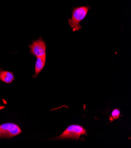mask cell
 <instances>
[{
  "label": "cell",
  "mask_w": 131,
  "mask_h": 148,
  "mask_svg": "<svg viewBox=\"0 0 131 148\" xmlns=\"http://www.w3.org/2000/svg\"><path fill=\"white\" fill-rule=\"evenodd\" d=\"M86 130L81 126L72 125L68 126L57 139H80L81 136L86 135Z\"/></svg>",
  "instance_id": "2"
},
{
  "label": "cell",
  "mask_w": 131,
  "mask_h": 148,
  "mask_svg": "<svg viewBox=\"0 0 131 148\" xmlns=\"http://www.w3.org/2000/svg\"><path fill=\"white\" fill-rule=\"evenodd\" d=\"M47 56L44 55L41 57H37V61L35 66V75L34 77H36L40 72L44 68V66L46 63Z\"/></svg>",
  "instance_id": "5"
},
{
  "label": "cell",
  "mask_w": 131,
  "mask_h": 148,
  "mask_svg": "<svg viewBox=\"0 0 131 148\" xmlns=\"http://www.w3.org/2000/svg\"><path fill=\"white\" fill-rule=\"evenodd\" d=\"M14 76L12 72L5 71L3 70H0V80L7 83L10 84L14 80Z\"/></svg>",
  "instance_id": "6"
},
{
  "label": "cell",
  "mask_w": 131,
  "mask_h": 148,
  "mask_svg": "<svg viewBox=\"0 0 131 148\" xmlns=\"http://www.w3.org/2000/svg\"><path fill=\"white\" fill-rule=\"evenodd\" d=\"M90 9H91V7L88 5L75 7L72 9L71 18L68 20V24L72 32H75L82 28L80 23L85 18Z\"/></svg>",
  "instance_id": "1"
},
{
  "label": "cell",
  "mask_w": 131,
  "mask_h": 148,
  "mask_svg": "<svg viewBox=\"0 0 131 148\" xmlns=\"http://www.w3.org/2000/svg\"><path fill=\"white\" fill-rule=\"evenodd\" d=\"M120 116H121L120 110L118 109H115L112 112L110 119L111 121H113L115 119H118Z\"/></svg>",
  "instance_id": "7"
},
{
  "label": "cell",
  "mask_w": 131,
  "mask_h": 148,
  "mask_svg": "<svg viewBox=\"0 0 131 148\" xmlns=\"http://www.w3.org/2000/svg\"><path fill=\"white\" fill-rule=\"evenodd\" d=\"M22 133L18 125L13 123H7L0 125V138H11Z\"/></svg>",
  "instance_id": "3"
},
{
  "label": "cell",
  "mask_w": 131,
  "mask_h": 148,
  "mask_svg": "<svg viewBox=\"0 0 131 148\" xmlns=\"http://www.w3.org/2000/svg\"><path fill=\"white\" fill-rule=\"evenodd\" d=\"M29 47L30 49V53L33 56H35L36 57H39L46 55V43L41 38L33 41L32 44L29 45Z\"/></svg>",
  "instance_id": "4"
}]
</instances>
